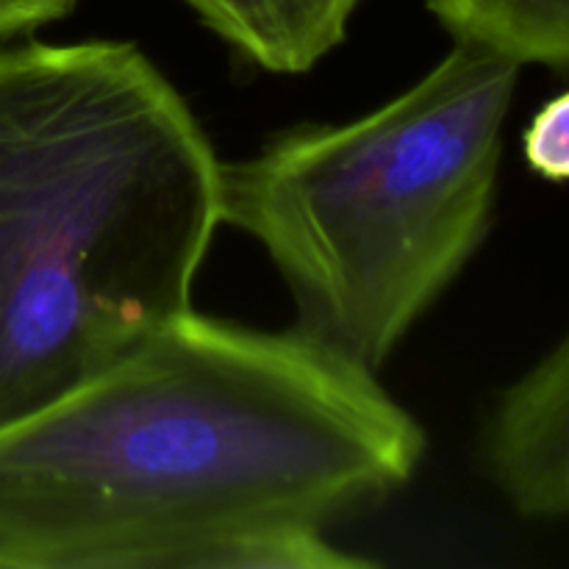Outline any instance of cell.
I'll list each match as a JSON object with an SVG mask.
<instances>
[{
  "instance_id": "6da1fadb",
  "label": "cell",
  "mask_w": 569,
  "mask_h": 569,
  "mask_svg": "<svg viewBox=\"0 0 569 569\" xmlns=\"http://www.w3.org/2000/svg\"><path fill=\"white\" fill-rule=\"evenodd\" d=\"M422 453L372 372L189 309L0 426V569H183L233 533L353 515Z\"/></svg>"
},
{
  "instance_id": "7a4b0ae2",
  "label": "cell",
  "mask_w": 569,
  "mask_h": 569,
  "mask_svg": "<svg viewBox=\"0 0 569 569\" xmlns=\"http://www.w3.org/2000/svg\"><path fill=\"white\" fill-rule=\"evenodd\" d=\"M220 170L137 44L0 50V426L192 309Z\"/></svg>"
},
{
  "instance_id": "3957f363",
  "label": "cell",
  "mask_w": 569,
  "mask_h": 569,
  "mask_svg": "<svg viewBox=\"0 0 569 569\" xmlns=\"http://www.w3.org/2000/svg\"><path fill=\"white\" fill-rule=\"evenodd\" d=\"M520 64L456 42L342 126H298L220 170V220L264 248L292 331L376 376L487 239Z\"/></svg>"
},
{
  "instance_id": "277c9868",
  "label": "cell",
  "mask_w": 569,
  "mask_h": 569,
  "mask_svg": "<svg viewBox=\"0 0 569 569\" xmlns=\"http://www.w3.org/2000/svg\"><path fill=\"white\" fill-rule=\"evenodd\" d=\"M487 465L520 515L569 509V342L556 345L500 398L487 426Z\"/></svg>"
},
{
  "instance_id": "5b68a950",
  "label": "cell",
  "mask_w": 569,
  "mask_h": 569,
  "mask_svg": "<svg viewBox=\"0 0 569 569\" xmlns=\"http://www.w3.org/2000/svg\"><path fill=\"white\" fill-rule=\"evenodd\" d=\"M209 31L270 72L298 76L345 42L365 0H183Z\"/></svg>"
},
{
  "instance_id": "8992f818",
  "label": "cell",
  "mask_w": 569,
  "mask_h": 569,
  "mask_svg": "<svg viewBox=\"0 0 569 569\" xmlns=\"http://www.w3.org/2000/svg\"><path fill=\"white\" fill-rule=\"evenodd\" d=\"M456 42L495 50L517 64L565 70L569 0H426Z\"/></svg>"
},
{
  "instance_id": "52a82bcc",
  "label": "cell",
  "mask_w": 569,
  "mask_h": 569,
  "mask_svg": "<svg viewBox=\"0 0 569 569\" xmlns=\"http://www.w3.org/2000/svg\"><path fill=\"white\" fill-rule=\"evenodd\" d=\"M361 556L333 548L317 526H270L233 533L192 556L183 569H356Z\"/></svg>"
},
{
  "instance_id": "ba28073f",
  "label": "cell",
  "mask_w": 569,
  "mask_h": 569,
  "mask_svg": "<svg viewBox=\"0 0 569 569\" xmlns=\"http://www.w3.org/2000/svg\"><path fill=\"white\" fill-rule=\"evenodd\" d=\"M526 161L548 181H565L569 176V94L559 92L533 114L526 137Z\"/></svg>"
},
{
  "instance_id": "9c48e42d",
  "label": "cell",
  "mask_w": 569,
  "mask_h": 569,
  "mask_svg": "<svg viewBox=\"0 0 569 569\" xmlns=\"http://www.w3.org/2000/svg\"><path fill=\"white\" fill-rule=\"evenodd\" d=\"M81 0H0V39L31 33L70 14Z\"/></svg>"
}]
</instances>
